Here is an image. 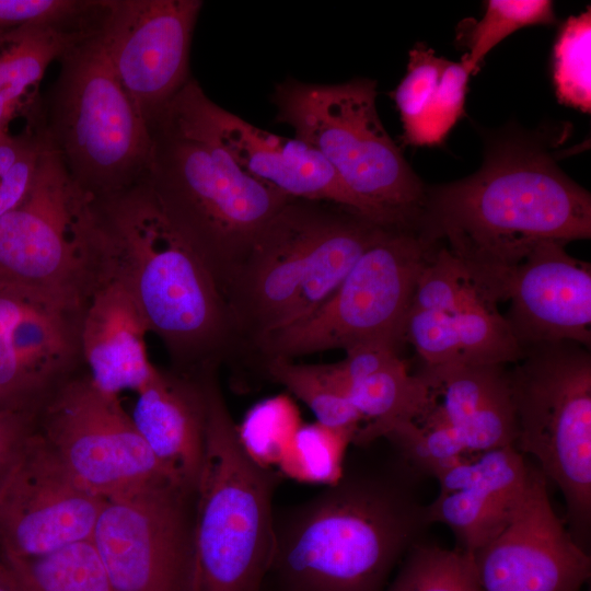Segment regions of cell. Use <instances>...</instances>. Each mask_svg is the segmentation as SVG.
<instances>
[{
    "instance_id": "cell-1",
    "label": "cell",
    "mask_w": 591,
    "mask_h": 591,
    "mask_svg": "<svg viewBox=\"0 0 591 591\" xmlns=\"http://www.w3.org/2000/svg\"><path fill=\"white\" fill-rule=\"evenodd\" d=\"M418 231L445 242L499 303L509 274L538 243L590 239L591 197L542 138L508 130L489 137L475 173L427 186Z\"/></svg>"
},
{
    "instance_id": "cell-2",
    "label": "cell",
    "mask_w": 591,
    "mask_h": 591,
    "mask_svg": "<svg viewBox=\"0 0 591 591\" xmlns=\"http://www.w3.org/2000/svg\"><path fill=\"white\" fill-rule=\"evenodd\" d=\"M91 207L105 271L136 300L171 369L196 375L241 347L207 265L166 217L146 177Z\"/></svg>"
},
{
    "instance_id": "cell-3",
    "label": "cell",
    "mask_w": 591,
    "mask_h": 591,
    "mask_svg": "<svg viewBox=\"0 0 591 591\" xmlns=\"http://www.w3.org/2000/svg\"><path fill=\"white\" fill-rule=\"evenodd\" d=\"M394 471L348 467L313 497L275 511L260 591H384L429 525Z\"/></svg>"
},
{
    "instance_id": "cell-4",
    "label": "cell",
    "mask_w": 591,
    "mask_h": 591,
    "mask_svg": "<svg viewBox=\"0 0 591 591\" xmlns=\"http://www.w3.org/2000/svg\"><path fill=\"white\" fill-rule=\"evenodd\" d=\"M200 374L205 450L194 494L190 591H260L274 547L276 468L242 448L219 382Z\"/></svg>"
},
{
    "instance_id": "cell-5",
    "label": "cell",
    "mask_w": 591,
    "mask_h": 591,
    "mask_svg": "<svg viewBox=\"0 0 591 591\" xmlns=\"http://www.w3.org/2000/svg\"><path fill=\"white\" fill-rule=\"evenodd\" d=\"M146 179L166 217L225 285L263 228L291 197L244 173L217 144L151 119Z\"/></svg>"
},
{
    "instance_id": "cell-6",
    "label": "cell",
    "mask_w": 591,
    "mask_h": 591,
    "mask_svg": "<svg viewBox=\"0 0 591 591\" xmlns=\"http://www.w3.org/2000/svg\"><path fill=\"white\" fill-rule=\"evenodd\" d=\"M376 82L308 83L287 78L270 101L275 121L316 150L343 185L386 224L418 230L427 186L384 128Z\"/></svg>"
},
{
    "instance_id": "cell-7",
    "label": "cell",
    "mask_w": 591,
    "mask_h": 591,
    "mask_svg": "<svg viewBox=\"0 0 591 591\" xmlns=\"http://www.w3.org/2000/svg\"><path fill=\"white\" fill-rule=\"evenodd\" d=\"M58 61L39 127L71 179L93 198L142 181L151 161L150 131L112 68L100 20Z\"/></svg>"
},
{
    "instance_id": "cell-8",
    "label": "cell",
    "mask_w": 591,
    "mask_h": 591,
    "mask_svg": "<svg viewBox=\"0 0 591 591\" xmlns=\"http://www.w3.org/2000/svg\"><path fill=\"white\" fill-rule=\"evenodd\" d=\"M104 271L91 198L44 136L31 190L0 217V290L84 306Z\"/></svg>"
},
{
    "instance_id": "cell-9",
    "label": "cell",
    "mask_w": 591,
    "mask_h": 591,
    "mask_svg": "<svg viewBox=\"0 0 591 591\" xmlns=\"http://www.w3.org/2000/svg\"><path fill=\"white\" fill-rule=\"evenodd\" d=\"M514 447L532 455L561 491L573 528L591 515V355L571 341L523 349L508 368Z\"/></svg>"
},
{
    "instance_id": "cell-10",
    "label": "cell",
    "mask_w": 591,
    "mask_h": 591,
    "mask_svg": "<svg viewBox=\"0 0 591 591\" xmlns=\"http://www.w3.org/2000/svg\"><path fill=\"white\" fill-rule=\"evenodd\" d=\"M438 246L418 230L384 228L317 311L264 338L254 351L263 359H292L373 341L398 345L418 278Z\"/></svg>"
},
{
    "instance_id": "cell-11",
    "label": "cell",
    "mask_w": 591,
    "mask_h": 591,
    "mask_svg": "<svg viewBox=\"0 0 591 591\" xmlns=\"http://www.w3.org/2000/svg\"><path fill=\"white\" fill-rule=\"evenodd\" d=\"M37 429L72 478L99 498L108 500L165 483L179 486L143 440L118 396L94 386L85 369L44 402Z\"/></svg>"
},
{
    "instance_id": "cell-12",
    "label": "cell",
    "mask_w": 591,
    "mask_h": 591,
    "mask_svg": "<svg viewBox=\"0 0 591 591\" xmlns=\"http://www.w3.org/2000/svg\"><path fill=\"white\" fill-rule=\"evenodd\" d=\"M337 205L291 199L263 228L230 276L223 298L242 348L294 321L321 241Z\"/></svg>"
},
{
    "instance_id": "cell-13",
    "label": "cell",
    "mask_w": 591,
    "mask_h": 591,
    "mask_svg": "<svg viewBox=\"0 0 591 591\" xmlns=\"http://www.w3.org/2000/svg\"><path fill=\"white\" fill-rule=\"evenodd\" d=\"M154 118L217 144L244 173L291 198L334 204L389 227L343 185L316 150L297 138L263 130L224 109L192 78Z\"/></svg>"
},
{
    "instance_id": "cell-14",
    "label": "cell",
    "mask_w": 591,
    "mask_h": 591,
    "mask_svg": "<svg viewBox=\"0 0 591 591\" xmlns=\"http://www.w3.org/2000/svg\"><path fill=\"white\" fill-rule=\"evenodd\" d=\"M194 493L171 484L105 500L91 541L115 591H190Z\"/></svg>"
},
{
    "instance_id": "cell-15",
    "label": "cell",
    "mask_w": 591,
    "mask_h": 591,
    "mask_svg": "<svg viewBox=\"0 0 591 591\" xmlns=\"http://www.w3.org/2000/svg\"><path fill=\"white\" fill-rule=\"evenodd\" d=\"M104 502L72 478L36 425L0 478L2 558L90 540Z\"/></svg>"
},
{
    "instance_id": "cell-16",
    "label": "cell",
    "mask_w": 591,
    "mask_h": 591,
    "mask_svg": "<svg viewBox=\"0 0 591 591\" xmlns=\"http://www.w3.org/2000/svg\"><path fill=\"white\" fill-rule=\"evenodd\" d=\"M200 0H103L100 35L112 68L146 123L190 79Z\"/></svg>"
},
{
    "instance_id": "cell-17",
    "label": "cell",
    "mask_w": 591,
    "mask_h": 591,
    "mask_svg": "<svg viewBox=\"0 0 591 591\" xmlns=\"http://www.w3.org/2000/svg\"><path fill=\"white\" fill-rule=\"evenodd\" d=\"M472 556L482 591H581L591 573L590 556L557 517L546 478L534 468L511 521Z\"/></svg>"
},
{
    "instance_id": "cell-18",
    "label": "cell",
    "mask_w": 591,
    "mask_h": 591,
    "mask_svg": "<svg viewBox=\"0 0 591 591\" xmlns=\"http://www.w3.org/2000/svg\"><path fill=\"white\" fill-rule=\"evenodd\" d=\"M84 306L0 290V405L36 409L84 370Z\"/></svg>"
},
{
    "instance_id": "cell-19",
    "label": "cell",
    "mask_w": 591,
    "mask_h": 591,
    "mask_svg": "<svg viewBox=\"0 0 591 591\" xmlns=\"http://www.w3.org/2000/svg\"><path fill=\"white\" fill-rule=\"evenodd\" d=\"M558 241L538 243L509 274L505 316L522 349L571 341L591 345V267Z\"/></svg>"
},
{
    "instance_id": "cell-20",
    "label": "cell",
    "mask_w": 591,
    "mask_h": 591,
    "mask_svg": "<svg viewBox=\"0 0 591 591\" xmlns=\"http://www.w3.org/2000/svg\"><path fill=\"white\" fill-rule=\"evenodd\" d=\"M532 470L514 445L459 460L434 475L439 493L425 506L428 523L447 525L457 547L473 554L511 521L525 497Z\"/></svg>"
},
{
    "instance_id": "cell-21",
    "label": "cell",
    "mask_w": 591,
    "mask_h": 591,
    "mask_svg": "<svg viewBox=\"0 0 591 591\" xmlns=\"http://www.w3.org/2000/svg\"><path fill=\"white\" fill-rule=\"evenodd\" d=\"M427 413L450 426L468 455L514 445L517 420L508 366L424 364Z\"/></svg>"
},
{
    "instance_id": "cell-22",
    "label": "cell",
    "mask_w": 591,
    "mask_h": 591,
    "mask_svg": "<svg viewBox=\"0 0 591 591\" xmlns=\"http://www.w3.org/2000/svg\"><path fill=\"white\" fill-rule=\"evenodd\" d=\"M148 332L129 290L105 271L85 303L81 322L83 364L94 386L118 396L146 385L155 369L148 358Z\"/></svg>"
},
{
    "instance_id": "cell-23",
    "label": "cell",
    "mask_w": 591,
    "mask_h": 591,
    "mask_svg": "<svg viewBox=\"0 0 591 591\" xmlns=\"http://www.w3.org/2000/svg\"><path fill=\"white\" fill-rule=\"evenodd\" d=\"M137 393L131 418L139 433L173 480L195 494L205 450L200 375L155 367Z\"/></svg>"
},
{
    "instance_id": "cell-24",
    "label": "cell",
    "mask_w": 591,
    "mask_h": 591,
    "mask_svg": "<svg viewBox=\"0 0 591 591\" xmlns=\"http://www.w3.org/2000/svg\"><path fill=\"white\" fill-rule=\"evenodd\" d=\"M424 364H512L523 349L497 305L482 303L450 312L409 310L402 341Z\"/></svg>"
},
{
    "instance_id": "cell-25",
    "label": "cell",
    "mask_w": 591,
    "mask_h": 591,
    "mask_svg": "<svg viewBox=\"0 0 591 591\" xmlns=\"http://www.w3.org/2000/svg\"><path fill=\"white\" fill-rule=\"evenodd\" d=\"M346 395L362 418L352 444L366 447L394 426L414 421L430 403L425 379L409 373L397 355L376 370L346 383Z\"/></svg>"
},
{
    "instance_id": "cell-26",
    "label": "cell",
    "mask_w": 591,
    "mask_h": 591,
    "mask_svg": "<svg viewBox=\"0 0 591 591\" xmlns=\"http://www.w3.org/2000/svg\"><path fill=\"white\" fill-rule=\"evenodd\" d=\"M96 23L82 27L31 24L0 32V134L8 131L48 66Z\"/></svg>"
},
{
    "instance_id": "cell-27",
    "label": "cell",
    "mask_w": 591,
    "mask_h": 591,
    "mask_svg": "<svg viewBox=\"0 0 591 591\" xmlns=\"http://www.w3.org/2000/svg\"><path fill=\"white\" fill-rule=\"evenodd\" d=\"M20 591H115L90 540L28 558H2Z\"/></svg>"
},
{
    "instance_id": "cell-28",
    "label": "cell",
    "mask_w": 591,
    "mask_h": 591,
    "mask_svg": "<svg viewBox=\"0 0 591 591\" xmlns=\"http://www.w3.org/2000/svg\"><path fill=\"white\" fill-rule=\"evenodd\" d=\"M264 364L267 375L302 401L316 421L349 431L355 438L362 418L346 395L337 363L300 364L289 358L273 357L264 359Z\"/></svg>"
},
{
    "instance_id": "cell-29",
    "label": "cell",
    "mask_w": 591,
    "mask_h": 591,
    "mask_svg": "<svg viewBox=\"0 0 591 591\" xmlns=\"http://www.w3.org/2000/svg\"><path fill=\"white\" fill-rule=\"evenodd\" d=\"M384 591H482L472 554L414 544Z\"/></svg>"
},
{
    "instance_id": "cell-30",
    "label": "cell",
    "mask_w": 591,
    "mask_h": 591,
    "mask_svg": "<svg viewBox=\"0 0 591 591\" xmlns=\"http://www.w3.org/2000/svg\"><path fill=\"white\" fill-rule=\"evenodd\" d=\"M352 440L349 431L318 421L302 424L277 470L299 483L333 485L344 473L346 451Z\"/></svg>"
},
{
    "instance_id": "cell-31",
    "label": "cell",
    "mask_w": 591,
    "mask_h": 591,
    "mask_svg": "<svg viewBox=\"0 0 591 591\" xmlns=\"http://www.w3.org/2000/svg\"><path fill=\"white\" fill-rule=\"evenodd\" d=\"M482 303L498 304L465 265L439 244L420 273L410 310L450 312Z\"/></svg>"
},
{
    "instance_id": "cell-32",
    "label": "cell",
    "mask_w": 591,
    "mask_h": 591,
    "mask_svg": "<svg viewBox=\"0 0 591 591\" xmlns=\"http://www.w3.org/2000/svg\"><path fill=\"white\" fill-rule=\"evenodd\" d=\"M555 22L554 4L549 0H488L483 18L463 28L468 50L461 60L473 76L486 55L512 33Z\"/></svg>"
},
{
    "instance_id": "cell-33",
    "label": "cell",
    "mask_w": 591,
    "mask_h": 591,
    "mask_svg": "<svg viewBox=\"0 0 591 591\" xmlns=\"http://www.w3.org/2000/svg\"><path fill=\"white\" fill-rule=\"evenodd\" d=\"M302 424L294 401L279 394L256 403L246 412L237 425V437L254 462L277 470Z\"/></svg>"
},
{
    "instance_id": "cell-34",
    "label": "cell",
    "mask_w": 591,
    "mask_h": 591,
    "mask_svg": "<svg viewBox=\"0 0 591 591\" xmlns=\"http://www.w3.org/2000/svg\"><path fill=\"white\" fill-rule=\"evenodd\" d=\"M553 82L560 103L590 113V8L563 24L553 49Z\"/></svg>"
},
{
    "instance_id": "cell-35",
    "label": "cell",
    "mask_w": 591,
    "mask_h": 591,
    "mask_svg": "<svg viewBox=\"0 0 591 591\" xmlns=\"http://www.w3.org/2000/svg\"><path fill=\"white\" fill-rule=\"evenodd\" d=\"M471 76L462 60L448 61L426 111L412 129L403 132L405 144L433 147L444 142L465 114V99Z\"/></svg>"
},
{
    "instance_id": "cell-36",
    "label": "cell",
    "mask_w": 591,
    "mask_h": 591,
    "mask_svg": "<svg viewBox=\"0 0 591 591\" xmlns=\"http://www.w3.org/2000/svg\"><path fill=\"white\" fill-rule=\"evenodd\" d=\"M448 59L438 57L433 49L417 44L409 51L407 72L393 91L399 112L403 132L418 121L440 83Z\"/></svg>"
},
{
    "instance_id": "cell-37",
    "label": "cell",
    "mask_w": 591,
    "mask_h": 591,
    "mask_svg": "<svg viewBox=\"0 0 591 591\" xmlns=\"http://www.w3.org/2000/svg\"><path fill=\"white\" fill-rule=\"evenodd\" d=\"M101 9L102 0H0V32L31 24L88 26Z\"/></svg>"
},
{
    "instance_id": "cell-38",
    "label": "cell",
    "mask_w": 591,
    "mask_h": 591,
    "mask_svg": "<svg viewBox=\"0 0 591 591\" xmlns=\"http://www.w3.org/2000/svg\"><path fill=\"white\" fill-rule=\"evenodd\" d=\"M37 414L35 409L0 410V478L21 444L36 428Z\"/></svg>"
},
{
    "instance_id": "cell-39",
    "label": "cell",
    "mask_w": 591,
    "mask_h": 591,
    "mask_svg": "<svg viewBox=\"0 0 591 591\" xmlns=\"http://www.w3.org/2000/svg\"><path fill=\"white\" fill-rule=\"evenodd\" d=\"M0 591H20L7 565L0 560Z\"/></svg>"
},
{
    "instance_id": "cell-40",
    "label": "cell",
    "mask_w": 591,
    "mask_h": 591,
    "mask_svg": "<svg viewBox=\"0 0 591 591\" xmlns=\"http://www.w3.org/2000/svg\"><path fill=\"white\" fill-rule=\"evenodd\" d=\"M1 409H4V408H2L1 405H0V410H1Z\"/></svg>"
}]
</instances>
